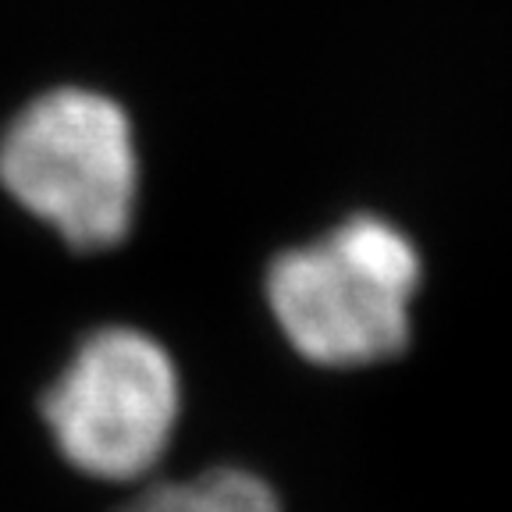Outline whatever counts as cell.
Returning a JSON list of instances; mask_svg holds the SVG:
<instances>
[{
	"label": "cell",
	"instance_id": "1",
	"mask_svg": "<svg viewBox=\"0 0 512 512\" xmlns=\"http://www.w3.org/2000/svg\"><path fill=\"white\" fill-rule=\"evenodd\" d=\"M416 285L420 253L406 232L360 214L281 253L267 271V303L299 356L320 367H367L406 349Z\"/></svg>",
	"mask_w": 512,
	"mask_h": 512
},
{
	"label": "cell",
	"instance_id": "2",
	"mask_svg": "<svg viewBox=\"0 0 512 512\" xmlns=\"http://www.w3.org/2000/svg\"><path fill=\"white\" fill-rule=\"evenodd\" d=\"M0 182L68 246L82 253L118 246L139 196L128 114L93 89L43 93L0 139Z\"/></svg>",
	"mask_w": 512,
	"mask_h": 512
},
{
	"label": "cell",
	"instance_id": "3",
	"mask_svg": "<svg viewBox=\"0 0 512 512\" xmlns=\"http://www.w3.org/2000/svg\"><path fill=\"white\" fill-rule=\"evenodd\" d=\"M178 402V370L164 345L136 328H104L43 395V420L75 470L136 480L164 456Z\"/></svg>",
	"mask_w": 512,
	"mask_h": 512
},
{
	"label": "cell",
	"instance_id": "4",
	"mask_svg": "<svg viewBox=\"0 0 512 512\" xmlns=\"http://www.w3.org/2000/svg\"><path fill=\"white\" fill-rule=\"evenodd\" d=\"M125 512H281L264 480L242 470H210L139 495Z\"/></svg>",
	"mask_w": 512,
	"mask_h": 512
}]
</instances>
